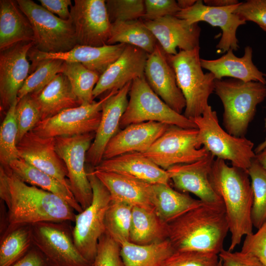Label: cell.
<instances>
[{"label": "cell", "mask_w": 266, "mask_h": 266, "mask_svg": "<svg viewBox=\"0 0 266 266\" xmlns=\"http://www.w3.org/2000/svg\"><path fill=\"white\" fill-rule=\"evenodd\" d=\"M253 49L250 46L244 49L242 57H238L230 49L219 58L214 60L200 59L202 68L212 73L216 80L224 77L244 82H259L266 85V74L260 71L252 60Z\"/></svg>", "instance_id": "obj_26"}, {"label": "cell", "mask_w": 266, "mask_h": 266, "mask_svg": "<svg viewBox=\"0 0 266 266\" xmlns=\"http://www.w3.org/2000/svg\"><path fill=\"white\" fill-rule=\"evenodd\" d=\"M234 13L246 22H254L263 31L266 30V0L240 2Z\"/></svg>", "instance_id": "obj_45"}, {"label": "cell", "mask_w": 266, "mask_h": 266, "mask_svg": "<svg viewBox=\"0 0 266 266\" xmlns=\"http://www.w3.org/2000/svg\"><path fill=\"white\" fill-rule=\"evenodd\" d=\"M239 3L217 7L207 6L204 4L203 0H197L192 6L181 10L174 16L186 20L189 24L203 21L212 26L219 27L222 34L216 46L218 52L223 53L230 49L236 51L239 48L236 37L237 30L246 23L234 13Z\"/></svg>", "instance_id": "obj_15"}, {"label": "cell", "mask_w": 266, "mask_h": 266, "mask_svg": "<svg viewBox=\"0 0 266 266\" xmlns=\"http://www.w3.org/2000/svg\"><path fill=\"white\" fill-rule=\"evenodd\" d=\"M214 92L223 104L226 131L234 136L245 137L258 105L266 98V85L233 78L216 79Z\"/></svg>", "instance_id": "obj_4"}, {"label": "cell", "mask_w": 266, "mask_h": 266, "mask_svg": "<svg viewBox=\"0 0 266 266\" xmlns=\"http://www.w3.org/2000/svg\"><path fill=\"white\" fill-rule=\"evenodd\" d=\"M7 166L22 181L58 196L77 213L83 210L70 190L49 174L20 158L12 161Z\"/></svg>", "instance_id": "obj_31"}, {"label": "cell", "mask_w": 266, "mask_h": 266, "mask_svg": "<svg viewBox=\"0 0 266 266\" xmlns=\"http://www.w3.org/2000/svg\"><path fill=\"white\" fill-rule=\"evenodd\" d=\"M197 0H178L177 4L181 10L186 9L192 6Z\"/></svg>", "instance_id": "obj_53"}, {"label": "cell", "mask_w": 266, "mask_h": 266, "mask_svg": "<svg viewBox=\"0 0 266 266\" xmlns=\"http://www.w3.org/2000/svg\"><path fill=\"white\" fill-rule=\"evenodd\" d=\"M253 193L251 220L258 229L266 221V170L255 158L248 170Z\"/></svg>", "instance_id": "obj_38"}, {"label": "cell", "mask_w": 266, "mask_h": 266, "mask_svg": "<svg viewBox=\"0 0 266 266\" xmlns=\"http://www.w3.org/2000/svg\"><path fill=\"white\" fill-rule=\"evenodd\" d=\"M118 91L107 93L99 101L64 110L40 121L32 130L44 137L72 136L96 133L99 126L103 105Z\"/></svg>", "instance_id": "obj_13"}, {"label": "cell", "mask_w": 266, "mask_h": 266, "mask_svg": "<svg viewBox=\"0 0 266 266\" xmlns=\"http://www.w3.org/2000/svg\"><path fill=\"white\" fill-rule=\"evenodd\" d=\"M148 54L127 44L120 56L100 76L93 90L95 99L104 93L118 91L134 79L144 76Z\"/></svg>", "instance_id": "obj_23"}, {"label": "cell", "mask_w": 266, "mask_h": 266, "mask_svg": "<svg viewBox=\"0 0 266 266\" xmlns=\"http://www.w3.org/2000/svg\"><path fill=\"white\" fill-rule=\"evenodd\" d=\"M224 266H263L253 256L241 251H230L223 249L218 254Z\"/></svg>", "instance_id": "obj_48"}, {"label": "cell", "mask_w": 266, "mask_h": 266, "mask_svg": "<svg viewBox=\"0 0 266 266\" xmlns=\"http://www.w3.org/2000/svg\"><path fill=\"white\" fill-rule=\"evenodd\" d=\"M169 126L149 121L127 126L119 131L108 142L103 160L128 153L146 152Z\"/></svg>", "instance_id": "obj_24"}, {"label": "cell", "mask_w": 266, "mask_h": 266, "mask_svg": "<svg viewBox=\"0 0 266 266\" xmlns=\"http://www.w3.org/2000/svg\"><path fill=\"white\" fill-rule=\"evenodd\" d=\"M31 94L39 107L41 121L64 110L81 105L73 92L68 79L63 73L58 74L38 93Z\"/></svg>", "instance_id": "obj_29"}, {"label": "cell", "mask_w": 266, "mask_h": 266, "mask_svg": "<svg viewBox=\"0 0 266 266\" xmlns=\"http://www.w3.org/2000/svg\"><path fill=\"white\" fill-rule=\"evenodd\" d=\"M144 76L153 91L173 110L182 114L186 101L167 54L158 42L154 51L148 54Z\"/></svg>", "instance_id": "obj_17"}, {"label": "cell", "mask_w": 266, "mask_h": 266, "mask_svg": "<svg viewBox=\"0 0 266 266\" xmlns=\"http://www.w3.org/2000/svg\"><path fill=\"white\" fill-rule=\"evenodd\" d=\"M105 3L111 23L141 19L145 13L143 0H107Z\"/></svg>", "instance_id": "obj_42"}, {"label": "cell", "mask_w": 266, "mask_h": 266, "mask_svg": "<svg viewBox=\"0 0 266 266\" xmlns=\"http://www.w3.org/2000/svg\"><path fill=\"white\" fill-rule=\"evenodd\" d=\"M17 149L20 159L70 189L66 166L56 150L55 138L40 136L31 131L17 143Z\"/></svg>", "instance_id": "obj_19"}, {"label": "cell", "mask_w": 266, "mask_h": 266, "mask_svg": "<svg viewBox=\"0 0 266 266\" xmlns=\"http://www.w3.org/2000/svg\"><path fill=\"white\" fill-rule=\"evenodd\" d=\"M264 31L265 32H266V30H264Z\"/></svg>", "instance_id": "obj_56"}, {"label": "cell", "mask_w": 266, "mask_h": 266, "mask_svg": "<svg viewBox=\"0 0 266 266\" xmlns=\"http://www.w3.org/2000/svg\"><path fill=\"white\" fill-rule=\"evenodd\" d=\"M95 133L55 137V148L67 171L70 189L84 210L92 203L93 191L85 167L87 152Z\"/></svg>", "instance_id": "obj_12"}, {"label": "cell", "mask_w": 266, "mask_h": 266, "mask_svg": "<svg viewBox=\"0 0 266 266\" xmlns=\"http://www.w3.org/2000/svg\"><path fill=\"white\" fill-rule=\"evenodd\" d=\"M93 191L91 204L75 215L73 227L74 242L77 249L93 265L99 239L105 232V216L111 201L110 193L94 173L87 170Z\"/></svg>", "instance_id": "obj_8"}, {"label": "cell", "mask_w": 266, "mask_h": 266, "mask_svg": "<svg viewBox=\"0 0 266 266\" xmlns=\"http://www.w3.org/2000/svg\"><path fill=\"white\" fill-rule=\"evenodd\" d=\"M265 126L266 128V119H265ZM266 147V137L264 140L260 143L254 149V152L256 154L263 151Z\"/></svg>", "instance_id": "obj_54"}, {"label": "cell", "mask_w": 266, "mask_h": 266, "mask_svg": "<svg viewBox=\"0 0 266 266\" xmlns=\"http://www.w3.org/2000/svg\"><path fill=\"white\" fill-rule=\"evenodd\" d=\"M168 224L154 210L133 206L129 241L148 245L168 239Z\"/></svg>", "instance_id": "obj_32"}, {"label": "cell", "mask_w": 266, "mask_h": 266, "mask_svg": "<svg viewBox=\"0 0 266 266\" xmlns=\"http://www.w3.org/2000/svg\"><path fill=\"white\" fill-rule=\"evenodd\" d=\"M94 169L117 173L150 184H169L170 181L166 170L140 152L128 153L103 159Z\"/></svg>", "instance_id": "obj_25"}, {"label": "cell", "mask_w": 266, "mask_h": 266, "mask_svg": "<svg viewBox=\"0 0 266 266\" xmlns=\"http://www.w3.org/2000/svg\"><path fill=\"white\" fill-rule=\"evenodd\" d=\"M71 222H43L31 225L33 245L51 266H93L76 247Z\"/></svg>", "instance_id": "obj_10"}, {"label": "cell", "mask_w": 266, "mask_h": 266, "mask_svg": "<svg viewBox=\"0 0 266 266\" xmlns=\"http://www.w3.org/2000/svg\"><path fill=\"white\" fill-rule=\"evenodd\" d=\"M34 42L17 43L0 52V106L7 111L17 101L18 94L30 72L28 54Z\"/></svg>", "instance_id": "obj_16"}, {"label": "cell", "mask_w": 266, "mask_h": 266, "mask_svg": "<svg viewBox=\"0 0 266 266\" xmlns=\"http://www.w3.org/2000/svg\"><path fill=\"white\" fill-rule=\"evenodd\" d=\"M94 173L109 191L111 200L154 210L151 201V184L112 172L94 169Z\"/></svg>", "instance_id": "obj_27"}, {"label": "cell", "mask_w": 266, "mask_h": 266, "mask_svg": "<svg viewBox=\"0 0 266 266\" xmlns=\"http://www.w3.org/2000/svg\"><path fill=\"white\" fill-rule=\"evenodd\" d=\"M126 45L118 43L93 47L77 44L68 51L58 53L42 52L33 47L28 52V57L32 62L31 66L41 60L58 59L80 63L101 75L120 56Z\"/></svg>", "instance_id": "obj_22"}, {"label": "cell", "mask_w": 266, "mask_h": 266, "mask_svg": "<svg viewBox=\"0 0 266 266\" xmlns=\"http://www.w3.org/2000/svg\"><path fill=\"white\" fill-rule=\"evenodd\" d=\"M33 246L30 225L22 226L12 231L0 238V266H12Z\"/></svg>", "instance_id": "obj_36"}, {"label": "cell", "mask_w": 266, "mask_h": 266, "mask_svg": "<svg viewBox=\"0 0 266 266\" xmlns=\"http://www.w3.org/2000/svg\"><path fill=\"white\" fill-rule=\"evenodd\" d=\"M124 266H160L175 250L168 239L148 245L120 243Z\"/></svg>", "instance_id": "obj_33"}, {"label": "cell", "mask_w": 266, "mask_h": 266, "mask_svg": "<svg viewBox=\"0 0 266 266\" xmlns=\"http://www.w3.org/2000/svg\"><path fill=\"white\" fill-rule=\"evenodd\" d=\"M93 266H124L120 244L106 232L99 239Z\"/></svg>", "instance_id": "obj_44"}, {"label": "cell", "mask_w": 266, "mask_h": 266, "mask_svg": "<svg viewBox=\"0 0 266 266\" xmlns=\"http://www.w3.org/2000/svg\"><path fill=\"white\" fill-rule=\"evenodd\" d=\"M168 229L174 250L218 255L229 232L224 203L203 202L168 223Z\"/></svg>", "instance_id": "obj_2"}, {"label": "cell", "mask_w": 266, "mask_h": 266, "mask_svg": "<svg viewBox=\"0 0 266 266\" xmlns=\"http://www.w3.org/2000/svg\"><path fill=\"white\" fill-rule=\"evenodd\" d=\"M198 135L197 128L170 125L143 154L166 170L175 165L192 163L209 153L200 144Z\"/></svg>", "instance_id": "obj_11"}, {"label": "cell", "mask_w": 266, "mask_h": 266, "mask_svg": "<svg viewBox=\"0 0 266 266\" xmlns=\"http://www.w3.org/2000/svg\"><path fill=\"white\" fill-rule=\"evenodd\" d=\"M0 198L7 208L0 238L19 227L43 222H74L75 210L58 196L20 179L0 166Z\"/></svg>", "instance_id": "obj_1"}, {"label": "cell", "mask_w": 266, "mask_h": 266, "mask_svg": "<svg viewBox=\"0 0 266 266\" xmlns=\"http://www.w3.org/2000/svg\"><path fill=\"white\" fill-rule=\"evenodd\" d=\"M202 146L216 158L248 171L256 154L254 143L245 137L234 136L220 125L217 112L208 105L202 115L193 119Z\"/></svg>", "instance_id": "obj_6"}, {"label": "cell", "mask_w": 266, "mask_h": 266, "mask_svg": "<svg viewBox=\"0 0 266 266\" xmlns=\"http://www.w3.org/2000/svg\"><path fill=\"white\" fill-rule=\"evenodd\" d=\"M12 266H51L42 253L33 245Z\"/></svg>", "instance_id": "obj_50"}, {"label": "cell", "mask_w": 266, "mask_h": 266, "mask_svg": "<svg viewBox=\"0 0 266 266\" xmlns=\"http://www.w3.org/2000/svg\"><path fill=\"white\" fill-rule=\"evenodd\" d=\"M215 157L209 152L195 162L173 166L166 171L174 188L182 193H191L205 203L223 202L212 188L209 179Z\"/></svg>", "instance_id": "obj_18"}, {"label": "cell", "mask_w": 266, "mask_h": 266, "mask_svg": "<svg viewBox=\"0 0 266 266\" xmlns=\"http://www.w3.org/2000/svg\"><path fill=\"white\" fill-rule=\"evenodd\" d=\"M143 21H153L166 16L175 15L181 9L174 0H145Z\"/></svg>", "instance_id": "obj_47"}, {"label": "cell", "mask_w": 266, "mask_h": 266, "mask_svg": "<svg viewBox=\"0 0 266 266\" xmlns=\"http://www.w3.org/2000/svg\"><path fill=\"white\" fill-rule=\"evenodd\" d=\"M17 102L6 112L0 127V163L4 166H8L11 162L20 158L17 149L18 128L15 115Z\"/></svg>", "instance_id": "obj_40"}, {"label": "cell", "mask_w": 266, "mask_h": 266, "mask_svg": "<svg viewBox=\"0 0 266 266\" xmlns=\"http://www.w3.org/2000/svg\"><path fill=\"white\" fill-rule=\"evenodd\" d=\"M64 63L65 61L61 60L46 59L31 66V74L19 90L17 100L28 94L41 91L58 74L63 72Z\"/></svg>", "instance_id": "obj_37"}, {"label": "cell", "mask_w": 266, "mask_h": 266, "mask_svg": "<svg viewBox=\"0 0 266 266\" xmlns=\"http://www.w3.org/2000/svg\"><path fill=\"white\" fill-rule=\"evenodd\" d=\"M120 127L146 122H156L185 129H195L194 122L167 105L151 89L145 76L134 79Z\"/></svg>", "instance_id": "obj_7"}, {"label": "cell", "mask_w": 266, "mask_h": 266, "mask_svg": "<svg viewBox=\"0 0 266 266\" xmlns=\"http://www.w3.org/2000/svg\"><path fill=\"white\" fill-rule=\"evenodd\" d=\"M209 179L212 188L224 203L231 233L228 250L233 251L243 236L253 233V193L248 171L230 166L224 160L216 158Z\"/></svg>", "instance_id": "obj_3"}, {"label": "cell", "mask_w": 266, "mask_h": 266, "mask_svg": "<svg viewBox=\"0 0 266 266\" xmlns=\"http://www.w3.org/2000/svg\"><path fill=\"white\" fill-rule=\"evenodd\" d=\"M41 5L51 13L64 20L71 19L70 0H39Z\"/></svg>", "instance_id": "obj_49"}, {"label": "cell", "mask_w": 266, "mask_h": 266, "mask_svg": "<svg viewBox=\"0 0 266 266\" xmlns=\"http://www.w3.org/2000/svg\"><path fill=\"white\" fill-rule=\"evenodd\" d=\"M32 25L17 1L0 0V51L22 42H34Z\"/></svg>", "instance_id": "obj_28"}, {"label": "cell", "mask_w": 266, "mask_h": 266, "mask_svg": "<svg viewBox=\"0 0 266 266\" xmlns=\"http://www.w3.org/2000/svg\"><path fill=\"white\" fill-rule=\"evenodd\" d=\"M241 251L255 257L266 266V221L255 233L245 236Z\"/></svg>", "instance_id": "obj_46"}, {"label": "cell", "mask_w": 266, "mask_h": 266, "mask_svg": "<svg viewBox=\"0 0 266 266\" xmlns=\"http://www.w3.org/2000/svg\"><path fill=\"white\" fill-rule=\"evenodd\" d=\"M151 201L156 214L167 224L203 203L165 183L151 184Z\"/></svg>", "instance_id": "obj_30"}, {"label": "cell", "mask_w": 266, "mask_h": 266, "mask_svg": "<svg viewBox=\"0 0 266 266\" xmlns=\"http://www.w3.org/2000/svg\"><path fill=\"white\" fill-rule=\"evenodd\" d=\"M18 128L17 143L41 120L38 105L32 94L17 100L15 109Z\"/></svg>", "instance_id": "obj_41"}, {"label": "cell", "mask_w": 266, "mask_h": 266, "mask_svg": "<svg viewBox=\"0 0 266 266\" xmlns=\"http://www.w3.org/2000/svg\"><path fill=\"white\" fill-rule=\"evenodd\" d=\"M217 266H224L220 260Z\"/></svg>", "instance_id": "obj_55"}, {"label": "cell", "mask_w": 266, "mask_h": 266, "mask_svg": "<svg viewBox=\"0 0 266 266\" xmlns=\"http://www.w3.org/2000/svg\"><path fill=\"white\" fill-rule=\"evenodd\" d=\"M132 83L129 82L112 95L103 105L99 126L86 154V162L93 168L103 160L107 144L118 132L122 117L128 103V96Z\"/></svg>", "instance_id": "obj_20"}, {"label": "cell", "mask_w": 266, "mask_h": 266, "mask_svg": "<svg viewBox=\"0 0 266 266\" xmlns=\"http://www.w3.org/2000/svg\"><path fill=\"white\" fill-rule=\"evenodd\" d=\"M63 73L68 79L73 92L81 105L94 101L93 90L100 75L80 63L68 62H65Z\"/></svg>", "instance_id": "obj_35"}, {"label": "cell", "mask_w": 266, "mask_h": 266, "mask_svg": "<svg viewBox=\"0 0 266 266\" xmlns=\"http://www.w3.org/2000/svg\"><path fill=\"white\" fill-rule=\"evenodd\" d=\"M200 47L188 51L180 50L175 55H167L176 81L186 101L184 115L193 120L203 114L209 105L208 99L214 92L215 78L204 73L200 64Z\"/></svg>", "instance_id": "obj_5"}, {"label": "cell", "mask_w": 266, "mask_h": 266, "mask_svg": "<svg viewBox=\"0 0 266 266\" xmlns=\"http://www.w3.org/2000/svg\"><path fill=\"white\" fill-rule=\"evenodd\" d=\"M70 12L77 44L93 47L107 45L111 23L105 0H75Z\"/></svg>", "instance_id": "obj_14"}, {"label": "cell", "mask_w": 266, "mask_h": 266, "mask_svg": "<svg viewBox=\"0 0 266 266\" xmlns=\"http://www.w3.org/2000/svg\"><path fill=\"white\" fill-rule=\"evenodd\" d=\"M203 1L207 6L217 7L235 5L240 2L237 0H204Z\"/></svg>", "instance_id": "obj_51"}, {"label": "cell", "mask_w": 266, "mask_h": 266, "mask_svg": "<svg viewBox=\"0 0 266 266\" xmlns=\"http://www.w3.org/2000/svg\"><path fill=\"white\" fill-rule=\"evenodd\" d=\"M118 43L133 45L150 54L158 42L144 21L137 19L111 23L110 35L107 45Z\"/></svg>", "instance_id": "obj_34"}, {"label": "cell", "mask_w": 266, "mask_h": 266, "mask_svg": "<svg viewBox=\"0 0 266 266\" xmlns=\"http://www.w3.org/2000/svg\"><path fill=\"white\" fill-rule=\"evenodd\" d=\"M218 255L196 251L175 250L160 266H217Z\"/></svg>", "instance_id": "obj_43"}, {"label": "cell", "mask_w": 266, "mask_h": 266, "mask_svg": "<svg viewBox=\"0 0 266 266\" xmlns=\"http://www.w3.org/2000/svg\"><path fill=\"white\" fill-rule=\"evenodd\" d=\"M16 1L32 25L33 48L44 53H58L68 51L77 45L71 19L63 20L32 0Z\"/></svg>", "instance_id": "obj_9"}, {"label": "cell", "mask_w": 266, "mask_h": 266, "mask_svg": "<svg viewBox=\"0 0 266 266\" xmlns=\"http://www.w3.org/2000/svg\"><path fill=\"white\" fill-rule=\"evenodd\" d=\"M255 159L266 170V147L263 151L256 154Z\"/></svg>", "instance_id": "obj_52"}, {"label": "cell", "mask_w": 266, "mask_h": 266, "mask_svg": "<svg viewBox=\"0 0 266 266\" xmlns=\"http://www.w3.org/2000/svg\"><path fill=\"white\" fill-rule=\"evenodd\" d=\"M133 206L111 200L104 219L105 232L119 244L129 241Z\"/></svg>", "instance_id": "obj_39"}, {"label": "cell", "mask_w": 266, "mask_h": 266, "mask_svg": "<svg viewBox=\"0 0 266 266\" xmlns=\"http://www.w3.org/2000/svg\"><path fill=\"white\" fill-rule=\"evenodd\" d=\"M143 21L167 55L177 54V48L188 51L200 47L201 28L198 23L189 24L174 15Z\"/></svg>", "instance_id": "obj_21"}]
</instances>
